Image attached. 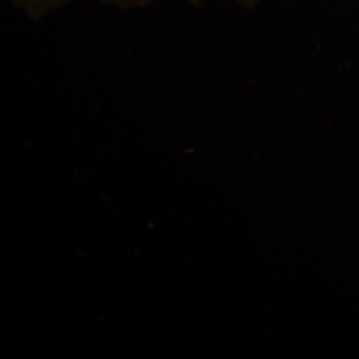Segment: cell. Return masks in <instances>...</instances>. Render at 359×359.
Here are the masks:
<instances>
[{"label": "cell", "mask_w": 359, "mask_h": 359, "mask_svg": "<svg viewBox=\"0 0 359 359\" xmlns=\"http://www.w3.org/2000/svg\"><path fill=\"white\" fill-rule=\"evenodd\" d=\"M16 9L29 20L39 21L68 6L72 0H11Z\"/></svg>", "instance_id": "cell-1"}, {"label": "cell", "mask_w": 359, "mask_h": 359, "mask_svg": "<svg viewBox=\"0 0 359 359\" xmlns=\"http://www.w3.org/2000/svg\"><path fill=\"white\" fill-rule=\"evenodd\" d=\"M102 1L109 6L119 7V8L131 9L149 6L157 0H102Z\"/></svg>", "instance_id": "cell-2"}, {"label": "cell", "mask_w": 359, "mask_h": 359, "mask_svg": "<svg viewBox=\"0 0 359 359\" xmlns=\"http://www.w3.org/2000/svg\"><path fill=\"white\" fill-rule=\"evenodd\" d=\"M189 1H190L191 4H195V6H199V4L204 2L205 0H189ZM235 1L238 2V4H241L242 6L247 7V8H252V7L259 4L262 0H235Z\"/></svg>", "instance_id": "cell-3"}]
</instances>
